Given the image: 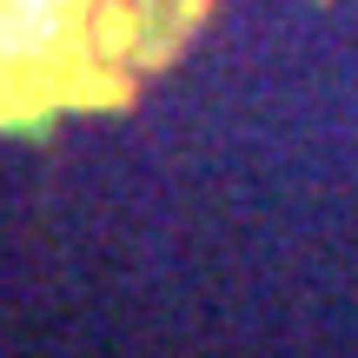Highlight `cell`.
Instances as JSON below:
<instances>
[{
  "instance_id": "6da1fadb",
  "label": "cell",
  "mask_w": 358,
  "mask_h": 358,
  "mask_svg": "<svg viewBox=\"0 0 358 358\" xmlns=\"http://www.w3.org/2000/svg\"><path fill=\"white\" fill-rule=\"evenodd\" d=\"M73 0H0V80H34L66 66Z\"/></svg>"
}]
</instances>
